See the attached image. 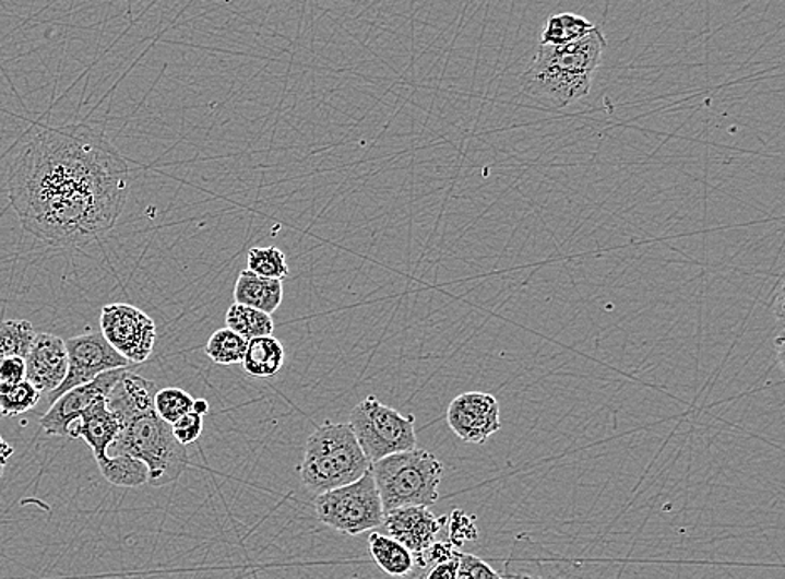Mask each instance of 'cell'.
Returning a JSON list of instances; mask_svg holds the SVG:
<instances>
[{
    "instance_id": "obj_20",
    "label": "cell",
    "mask_w": 785,
    "mask_h": 579,
    "mask_svg": "<svg viewBox=\"0 0 785 579\" xmlns=\"http://www.w3.org/2000/svg\"><path fill=\"white\" fill-rule=\"evenodd\" d=\"M97 465H99L100 474L112 486L134 489V487L144 486L150 480L147 465L133 456H106L103 461H97Z\"/></svg>"
},
{
    "instance_id": "obj_3",
    "label": "cell",
    "mask_w": 785,
    "mask_h": 579,
    "mask_svg": "<svg viewBox=\"0 0 785 579\" xmlns=\"http://www.w3.org/2000/svg\"><path fill=\"white\" fill-rule=\"evenodd\" d=\"M385 512L407 506L430 508L439 499L444 465L424 449L397 452L370 465Z\"/></svg>"
},
{
    "instance_id": "obj_33",
    "label": "cell",
    "mask_w": 785,
    "mask_h": 579,
    "mask_svg": "<svg viewBox=\"0 0 785 579\" xmlns=\"http://www.w3.org/2000/svg\"><path fill=\"white\" fill-rule=\"evenodd\" d=\"M457 566H460V559H457V553H455L454 558L449 559V562L435 565L426 579H457Z\"/></svg>"
},
{
    "instance_id": "obj_22",
    "label": "cell",
    "mask_w": 785,
    "mask_h": 579,
    "mask_svg": "<svg viewBox=\"0 0 785 579\" xmlns=\"http://www.w3.org/2000/svg\"><path fill=\"white\" fill-rule=\"evenodd\" d=\"M596 25L588 19L581 15L563 12L556 14L546 21L545 29L542 34V44L548 46H563V44L574 43V40L585 37L592 33Z\"/></svg>"
},
{
    "instance_id": "obj_24",
    "label": "cell",
    "mask_w": 785,
    "mask_h": 579,
    "mask_svg": "<svg viewBox=\"0 0 785 579\" xmlns=\"http://www.w3.org/2000/svg\"><path fill=\"white\" fill-rule=\"evenodd\" d=\"M248 340L230 329H219L210 336L205 354L218 365H237L243 361Z\"/></svg>"
},
{
    "instance_id": "obj_31",
    "label": "cell",
    "mask_w": 785,
    "mask_h": 579,
    "mask_svg": "<svg viewBox=\"0 0 785 579\" xmlns=\"http://www.w3.org/2000/svg\"><path fill=\"white\" fill-rule=\"evenodd\" d=\"M25 380V358H0V390L17 386Z\"/></svg>"
},
{
    "instance_id": "obj_5",
    "label": "cell",
    "mask_w": 785,
    "mask_h": 579,
    "mask_svg": "<svg viewBox=\"0 0 785 579\" xmlns=\"http://www.w3.org/2000/svg\"><path fill=\"white\" fill-rule=\"evenodd\" d=\"M350 427L370 462L417 447L416 417L369 395L352 409Z\"/></svg>"
},
{
    "instance_id": "obj_13",
    "label": "cell",
    "mask_w": 785,
    "mask_h": 579,
    "mask_svg": "<svg viewBox=\"0 0 785 579\" xmlns=\"http://www.w3.org/2000/svg\"><path fill=\"white\" fill-rule=\"evenodd\" d=\"M606 46H608V43H606L605 34L596 25L592 33L574 40V43L563 44V46L539 44L536 59L546 62V64L555 66L561 71L593 75L602 64Z\"/></svg>"
},
{
    "instance_id": "obj_28",
    "label": "cell",
    "mask_w": 785,
    "mask_h": 579,
    "mask_svg": "<svg viewBox=\"0 0 785 579\" xmlns=\"http://www.w3.org/2000/svg\"><path fill=\"white\" fill-rule=\"evenodd\" d=\"M445 524H449V540H451V544L455 550L463 546L467 541H476L477 536H479L474 516L466 515L461 509L452 511L451 516H448Z\"/></svg>"
},
{
    "instance_id": "obj_10",
    "label": "cell",
    "mask_w": 785,
    "mask_h": 579,
    "mask_svg": "<svg viewBox=\"0 0 785 579\" xmlns=\"http://www.w3.org/2000/svg\"><path fill=\"white\" fill-rule=\"evenodd\" d=\"M449 427L464 442L485 444L501 429V405L488 392H464L449 404Z\"/></svg>"
},
{
    "instance_id": "obj_23",
    "label": "cell",
    "mask_w": 785,
    "mask_h": 579,
    "mask_svg": "<svg viewBox=\"0 0 785 579\" xmlns=\"http://www.w3.org/2000/svg\"><path fill=\"white\" fill-rule=\"evenodd\" d=\"M36 330L24 319L0 322V358L22 357L29 354Z\"/></svg>"
},
{
    "instance_id": "obj_29",
    "label": "cell",
    "mask_w": 785,
    "mask_h": 579,
    "mask_svg": "<svg viewBox=\"0 0 785 579\" xmlns=\"http://www.w3.org/2000/svg\"><path fill=\"white\" fill-rule=\"evenodd\" d=\"M457 579H504V576L496 572L488 563L471 555V553H461L457 551Z\"/></svg>"
},
{
    "instance_id": "obj_19",
    "label": "cell",
    "mask_w": 785,
    "mask_h": 579,
    "mask_svg": "<svg viewBox=\"0 0 785 579\" xmlns=\"http://www.w3.org/2000/svg\"><path fill=\"white\" fill-rule=\"evenodd\" d=\"M369 550L373 562L385 575L402 578L413 572L414 556L404 544L388 534L372 533L369 536Z\"/></svg>"
},
{
    "instance_id": "obj_35",
    "label": "cell",
    "mask_w": 785,
    "mask_h": 579,
    "mask_svg": "<svg viewBox=\"0 0 785 579\" xmlns=\"http://www.w3.org/2000/svg\"><path fill=\"white\" fill-rule=\"evenodd\" d=\"M193 412H197V414L203 415V417H205V415L210 412L209 402H206L205 399H194Z\"/></svg>"
},
{
    "instance_id": "obj_21",
    "label": "cell",
    "mask_w": 785,
    "mask_h": 579,
    "mask_svg": "<svg viewBox=\"0 0 785 579\" xmlns=\"http://www.w3.org/2000/svg\"><path fill=\"white\" fill-rule=\"evenodd\" d=\"M225 323L226 329L234 330L245 340L273 335L275 330L272 315L241 304H234L226 310Z\"/></svg>"
},
{
    "instance_id": "obj_8",
    "label": "cell",
    "mask_w": 785,
    "mask_h": 579,
    "mask_svg": "<svg viewBox=\"0 0 785 579\" xmlns=\"http://www.w3.org/2000/svg\"><path fill=\"white\" fill-rule=\"evenodd\" d=\"M66 351H68V374L55 392L47 393L49 404L68 390L84 386L100 374L115 368H128L131 365V362L118 354L99 332H87L66 340Z\"/></svg>"
},
{
    "instance_id": "obj_6",
    "label": "cell",
    "mask_w": 785,
    "mask_h": 579,
    "mask_svg": "<svg viewBox=\"0 0 785 579\" xmlns=\"http://www.w3.org/2000/svg\"><path fill=\"white\" fill-rule=\"evenodd\" d=\"M313 505L323 524L348 536L377 530L384 521L381 494L370 469L356 483L319 494Z\"/></svg>"
},
{
    "instance_id": "obj_2",
    "label": "cell",
    "mask_w": 785,
    "mask_h": 579,
    "mask_svg": "<svg viewBox=\"0 0 785 579\" xmlns=\"http://www.w3.org/2000/svg\"><path fill=\"white\" fill-rule=\"evenodd\" d=\"M372 462L364 454L350 424L326 421L317 427L306 444V454L298 465L301 484L319 494L356 483Z\"/></svg>"
},
{
    "instance_id": "obj_26",
    "label": "cell",
    "mask_w": 785,
    "mask_h": 579,
    "mask_svg": "<svg viewBox=\"0 0 785 579\" xmlns=\"http://www.w3.org/2000/svg\"><path fill=\"white\" fill-rule=\"evenodd\" d=\"M40 401V392L29 382L22 380L17 386L0 390V415L15 417L33 411Z\"/></svg>"
},
{
    "instance_id": "obj_1",
    "label": "cell",
    "mask_w": 785,
    "mask_h": 579,
    "mask_svg": "<svg viewBox=\"0 0 785 579\" xmlns=\"http://www.w3.org/2000/svg\"><path fill=\"white\" fill-rule=\"evenodd\" d=\"M130 168L87 125H36L9 172L24 232L49 247H84L111 232L128 200Z\"/></svg>"
},
{
    "instance_id": "obj_27",
    "label": "cell",
    "mask_w": 785,
    "mask_h": 579,
    "mask_svg": "<svg viewBox=\"0 0 785 579\" xmlns=\"http://www.w3.org/2000/svg\"><path fill=\"white\" fill-rule=\"evenodd\" d=\"M194 399L190 393L178 387L159 389L155 398V412L168 424H175L178 418L193 411Z\"/></svg>"
},
{
    "instance_id": "obj_12",
    "label": "cell",
    "mask_w": 785,
    "mask_h": 579,
    "mask_svg": "<svg viewBox=\"0 0 785 579\" xmlns=\"http://www.w3.org/2000/svg\"><path fill=\"white\" fill-rule=\"evenodd\" d=\"M68 374V351L61 336L36 333L29 354L25 355V380L40 393L55 392Z\"/></svg>"
},
{
    "instance_id": "obj_34",
    "label": "cell",
    "mask_w": 785,
    "mask_h": 579,
    "mask_svg": "<svg viewBox=\"0 0 785 579\" xmlns=\"http://www.w3.org/2000/svg\"><path fill=\"white\" fill-rule=\"evenodd\" d=\"M14 456V447L0 434V480L4 476L5 468H8L9 459Z\"/></svg>"
},
{
    "instance_id": "obj_25",
    "label": "cell",
    "mask_w": 785,
    "mask_h": 579,
    "mask_svg": "<svg viewBox=\"0 0 785 579\" xmlns=\"http://www.w3.org/2000/svg\"><path fill=\"white\" fill-rule=\"evenodd\" d=\"M248 269L265 279L284 280L290 275L287 257L276 247H255L248 251Z\"/></svg>"
},
{
    "instance_id": "obj_14",
    "label": "cell",
    "mask_w": 785,
    "mask_h": 579,
    "mask_svg": "<svg viewBox=\"0 0 785 579\" xmlns=\"http://www.w3.org/2000/svg\"><path fill=\"white\" fill-rule=\"evenodd\" d=\"M159 387L124 368L118 382L106 398L109 411L118 417L121 427L133 418L155 411V398Z\"/></svg>"
},
{
    "instance_id": "obj_30",
    "label": "cell",
    "mask_w": 785,
    "mask_h": 579,
    "mask_svg": "<svg viewBox=\"0 0 785 579\" xmlns=\"http://www.w3.org/2000/svg\"><path fill=\"white\" fill-rule=\"evenodd\" d=\"M171 429L178 442L190 446V444L197 442L203 434V415L193 411L188 412L187 415L171 424Z\"/></svg>"
},
{
    "instance_id": "obj_4",
    "label": "cell",
    "mask_w": 785,
    "mask_h": 579,
    "mask_svg": "<svg viewBox=\"0 0 785 579\" xmlns=\"http://www.w3.org/2000/svg\"><path fill=\"white\" fill-rule=\"evenodd\" d=\"M128 454L140 459L150 469L147 484L168 486L180 480L190 464L187 446L176 440L171 424L165 423L155 411L140 415L119 430L108 456Z\"/></svg>"
},
{
    "instance_id": "obj_18",
    "label": "cell",
    "mask_w": 785,
    "mask_h": 579,
    "mask_svg": "<svg viewBox=\"0 0 785 579\" xmlns=\"http://www.w3.org/2000/svg\"><path fill=\"white\" fill-rule=\"evenodd\" d=\"M285 364V347L273 335L248 340L241 367L248 376L269 379L281 373Z\"/></svg>"
},
{
    "instance_id": "obj_11",
    "label": "cell",
    "mask_w": 785,
    "mask_h": 579,
    "mask_svg": "<svg viewBox=\"0 0 785 579\" xmlns=\"http://www.w3.org/2000/svg\"><path fill=\"white\" fill-rule=\"evenodd\" d=\"M445 522L448 516L438 518L424 506H407L385 512L382 525L388 536L394 537L413 553L414 563L419 566L424 553L435 543Z\"/></svg>"
},
{
    "instance_id": "obj_36",
    "label": "cell",
    "mask_w": 785,
    "mask_h": 579,
    "mask_svg": "<svg viewBox=\"0 0 785 579\" xmlns=\"http://www.w3.org/2000/svg\"><path fill=\"white\" fill-rule=\"evenodd\" d=\"M0 418H2V415H0Z\"/></svg>"
},
{
    "instance_id": "obj_17",
    "label": "cell",
    "mask_w": 785,
    "mask_h": 579,
    "mask_svg": "<svg viewBox=\"0 0 785 579\" xmlns=\"http://www.w3.org/2000/svg\"><path fill=\"white\" fill-rule=\"evenodd\" d=\"M235 304L247 305L272 315L284 302V283L282 280L265 279L250 270L238 275L234 290Z\"/></svg>"
},
{
    "instance_id": "obj_15",
    "label": "cell",
    "mask_w": 785,
    "mask_h": 579,
    "mask_svg": "<svg viewBox=\"0 0 785 579\" xmlns=\"http://www.w3.org/2000/svg\"><path fill=\"white\" fill-rule=\"evenodd\" d=\"M121 430L118 417L109 411L106 399L91 405L80 421L69 429L71 439H83L93 451L94 459L103 461L108 456L109 446L115 442Z\"/></svg>"
},
{
    "instance_id": "obj_7",
    "label": "cell",
    "mask_w": 785,
    "mask_h": 579,
    "mask_svg": "<svg viewBox=\"0 0 785 579\" xmlns=\"http://www.w3.org/2000/svg\"><path fill=\"white\" fill-rule=\"evenodd\" d=\"M100 333L131 364H143L156 344V323L146 311L130 304H109L99 317Z\"/></svg>"
},
{
    "instance_id": "obj_9",
    "label": "cell",
    "mask_w": 785,
    "mask_h": 579,
    "mask_svg": "<svg viewBox=\"0 0 785 579\" xmlns=\"http://www.w3.org/2000/svg\"><path fill=\"white\" fill-rule=\"evenodd\" d=\"M124 368H115L100 374L96 379L84 386L74 387L62 393L50 404L49 411L40 417L39 424L47 436L69 437V429L80 421L81 415L96 404L108 398L115 383L118 382Z\"/></svg>"
},
{
    "instance_id": "obj_32",
    "label": "cell",
    "mask_w": 785,
    "mask_h": 579,
    "mask_svg": "<svg viewBox=\"0 0 785 579\" xmlns=\"http://www.w3.org/2000/svg\"><path fill=\"white\" fill-rule=\"evenodd\" d=\"M455 553H457V550H455L451 543L435 541V543L427 547L419 566L420 568H427L429 565H439V563L449 562V559L454 558Z\"/></svg>"
},
{
    "instance_id": "obj_16",
    "label": "cell",
    "mask_w": 785,
    "mask_h": 579,
    "mask_svg": "<svg viewBox=\"0 0 785 579\" xmlns=\"http://www.w3.org/2000/svg\"><path fill=\"white\" fill-rule=\"evenodd\" d=\"M504 579H583L578 563L552 556H523L516 547L504 563Z\"/></svg>"
}]
</instances>
